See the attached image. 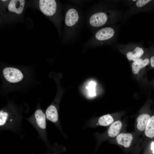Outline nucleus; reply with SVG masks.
Returning a JSON list of instances; mask_svg holds the SVG:
<instances>
[{
	"label": "nucleus",
	"mask_w": 154,
	"mask_h": 154,
	"mask_svg": "<svg viewBox=\"0 0 154 154\" xmlns=\"http://www.w3.org/2000/svg\"><path fill=\"white\" fill-rule=\"evenodd\" d=\"M116 12L104 7L97 8L89 15L88 19V26L95 31L108 25L114 23Z\"/></svg>",
	"instance_id": "nucleus-1"
},
{
	"label": "nucleus",
	"mask_w": 154,
	"mask_h": 154,
	"mask_svg": "<svg viewBox=\"0 0 154 154\" xmlns=\"http://www.w3.org/2000/svg\"><path fill=\"white\" fill-rule=\"evenodd\" d=\"M80 13L77 8L71 7L67 9L64 17V34L68 41H72L76 36L81 22Z\"/></svg>",
	"instance_id": "nucleus-2"
},
{
	"label": "nucleus",
	"mask_w": 154,
	"mask_h": 154,
	"mask_svg": "<svg viewBox=\"0 0 154 154\" xmlns=\"http://www.w3.org/2000/svg\"><path fill=\"white\" fill-rule=\"evenodd\" d=\"M38 7L41 11L48 17L59 29H60L63 17L58 2L54 0H40Z\"/></svg>",
	"instance_id": "nucleus-3"
},
{
	"label": "nucleus",
	"mask_w": 154,
	"mask_h": 154,
	"mask_svg": "<svg viewBox=\"0 0 154 154\" xmlns=\"http://www.w3.org/2000/svg\"><path fill=\"white\" fill-rule=\"evenodd\" d=\"M22 118L13 107L8 106L0 111V128L1 130L15 131L20 125Z\"/></svg>",
	"instance_id": "nucleus-4"
},
{
	"label": "nucleus",
	"mask_w": 154,
	"mask_h": 154,
	"mask_svg": "<svg viewBox=\"0 0 154 154\" xmlns=\"http://www.w3.org/2000/svg\"><path fill=\"white\" fill-rule=\"evenodd\" d=\"M116 35V31L113 27H104L96 31L86 44L94 46L109 44Z\"/></svg>",
	"instance_id": "nucleus-5"
},
{
	"label": "nucleus",
	"mask_w": 154,
	"mask_h": 154,
	"mask_svg": "<svg viewBox=\"0 0 154 154\" xmlns=\"http://www.w3.org/2000/svg\"><path fill=\"white\" fill-rule=\"evenodd\" d=\"M26 119L35 127L42 140L47 143L48 141L46 131L47 119L45 114L41 109H38L32 115Z\"/></svg>",
	"instance_id": "nucleus-6"
},
{
	"label": "nucleus",
	"mask_w": 154,
	"mask_h": 154,
	"mask_svg": "<svg viewBox=\"0 0 154 154\" xmlns=\"http://www.w3.org/2000/svg\"><path fill=\"white\" fill-rule=\"evenodd\" d=\"M3 73L5 79L11 83H16L23 78L22 72L19 69L12 67H7L3 70Z\"/></svg>",
	"instance_id": "nucleus-7"
},
{
	"label": "nucleus",
	"mask_w": 154,
	"mask_h": 154,
	"mask_svg": "<svg viewBox=\"0 0 154 154\" xmlns=\"http://www.w3.org/2000/svg\"><path fill=\"white\" fill-rule=\"evenodd\" d=\"M45 114L47 119L53 123L60 130H62L56 106L54 104L50 105L46 110Z\"/></svg>",
	"instance_id": "nucleus-8"
},
{
	"label": "nucleus",
	"mask_w": 154,
	"mask_h": 154,
	"mask_svg": "<svg viewBox=\"0 0 154 154\" xmlns=\"http://www.w3.org/2000/svg\"><path fill=\"white\" fill-rule=\"evenodd\" d=\"M114 121L113 117L110 114H108L101 116L97 120L92 119L89 121L88 125L92 127L98 125L107 126L112 123Z\"/></svg>",
	"instance_id": "nucleus-9"
},
{
	"label": "nucleus",
	"mask_w": 154,
	"mask_h": 154,
	"mask_svg": "<svg viewBox=\"0 0 154 154\" xmlns=\"http://www.w3.org/2000/svg\"><path fill=\"white\" fill-rule=\"evenodd\" d=\"M25 4V0H11L9 3L7 8L10 12L19 15L22 13Z\"/></svg>",
	"instance_id": "nucleus-10"
},
{
	"label": "nucleus",
	"mask_w": 154,
	"mask_h": 154,
	"mask_svg": "<svg viewBox=\"0 0 154 154\" xmlns=\"http://www.w3.org/2000/svg\"><path fill=\"white\" fill-rule=\"evenodd\" d=\"M135 44L133 50L128 51L126 54L127 59L134 61L140 58L143 54L144 51L141 46Z\"/></svg>",
	"instance_id": "nucleus-11"
},
{
	"label": "nucleus",
	"mask_w": 154,
	"mask_h": 154,
	"mask_svg": "<svg viewBox=\"0 0 154 154\" xmlns=\"http://www.w3.org/2000/svg\"><path fill=\"white\" fill-rule=\"evenodd\" d=\"M133 137L130 133H122L116 137L117 143L125 148H128L130 145Z\"/></svg>",
	"instance_id": "nucleus-12"
},
{
	"label": "nucleus",
	"mask_w": 154,
	"mask_h": 154,
	"mask_svg": "<svg viewBox=\"0 0 154 154\" xmlns=\"http://www.w3.org/2000/svg\"><path fill=\"white\" fill-rule=\"evenodd\" d=\"M150 62V60L148 58L143 59L140 58L134 61L131 64V68L133 73L134 74H137L141 69L148 64Z\"/></svg>",
	"instance_id": "nucleus-13"
},
{
	"label": "nucleus",
	"mask_w": 154,
	"mask_h": 154,
	"mask_svg": "<svg viewBox=\"0 0 154 154\" xmlns=\"http://www.w3.org/2000/svg\"><path fill=\"white\" fill-rule=\"evenodd\" d=\"M122 125V123L120 121H117L112 123L108 130V136L111 137L116 136L119 133Z\"/></svg>",
	"instance_id": "nucleus-14"
},
{
	"label": "nucleus",
	"mask_w": 154,
	"mask_h": 154,
	"mask_svg": "<svg viewBox=\"0 0 154 154\" xmlns=\"http://www.w3.org/2000/svg\"><path fill=\"white\" fill-rule=\"evenodd\" d=\"M150 117L147 114H143L139 116L137 119V128L140 131H143L146 128Z\"/></svg>",
	"instance_id": "nucleus-15"
},
{
	"label": "nucleus",
	"mask_w": 154,
	"mask_h": 154,
	"mask_svg": "<svg viewBox=\"0 0 154 154\" xmlns=\"http://www.w3.org/2000/svg\"><path fill=\"white\" fill-rule=\"evenodd\" d=\"M145 134L148 137H154V115L150 117L145 129Z\"/></svg>",
	"instance_id": "nucleus-16"
},
{
	"label": "nucleus",
	"mask_w": 154,
	"mask_h": 154,
	"mask_svg": "<svg viewBox=\"0 0 154 154\" xmlns=\"http://www.w3.org/2000/svg\"><path fill=\"white\" fill-rule=\"evenodd\" d=\"M96 84L95 82L92 81L88 84V85L86 87V88L88 90L89 95L91 97L96 96L95 87Z\"/></svg>",
	"instance_id": "nucleus-17"
},
{
	"label": "nucleus",
	"mask_w": 154,
	"mask_h": 154,
	"mask_svg": "<svg viewBox=\"0 0 154 154\" xmlns=\"http://www.w3.org/2000/svg\"><path fill=\"white\" fill-rule=\"evenodd\" d=\"M150 62L151 66L154 68V56H152L150 59Z\"/></svg>",
	"instance_id": "nucleus-18"
},
{
	"label": "nucleus",
	"mask_w": 154,
	"mask_h": 154,
	"mask_svg": "<svg viewBox=\"0 0 154 154\" xmlns=\"http://www.w3.org/2000/svg\"><path fill=\"white\" fill-rule=\"evenodd\" d=\"M151 149L153 153L154 154V142H152L151 143Z\"/></svg>",
	"instance_id": "nucleus-19"
},
{
	"label": "nucleus",
	"mask_w": 154,
	"mask_h": 154,
	"mask_svg": "<svg viewBox=\"0 0 154 154\" xmlns=\"http://www.w3.org/2000/svg\"></svg>",
	"instance_id": "nucleus-20"
}]
</instances>
